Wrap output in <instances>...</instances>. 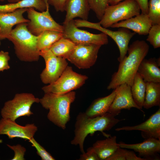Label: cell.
Returning a JSON list of instances; mask_svg holds the SVG:
<instances>
[{
	"instance_id": "obj_31",
	"label": "cell",
	"mask_w": 160,
	"mask_h": 160,
	"mask_svg": "<svg viewBox=\"0 0 160 160\" xmlns=\"http://www.w3.org/2000/svg\"><path fill=\"white\" fill-rule=\"evenodd\" d=\"M28 141L31 143L32 146L36 148L37 154L41 157L42 160H55L49 153L33 137Z\"/></svg>"
},
{
	"instance_id": "obj_35",
	"label": "cell",
	"mask_w": 160,
	"mask_h": 160,
	"mask_svg": "<svg viewBox=\"0 0 160 160\" xmlns=\"http://www.w3.org/2000/svg\"><path fill=\"white\" fill-rule=\"evenodd\" d=\"M126 149L119 147L107 160H126Z\"/></svg>"
},
{
	"instance_id": "obj_10",
	"label": "cell",
	"mask_w": 160,
	"mask_h": 160,
	"mask_svg": "<svg viewBox=\"0 0 160 160\" xmlns=\"http://www.w3.org/2000/svg\"><path fill=\"white\" fill-rule=\"evenodd\" d=\"M63 37L76 44H93L102 46L108 43V36L103 32L93 34L80 29L75 25L74 20L63 23Z\"/></svg>"
},
{
	"instance_id": "obj_20",
	"label": "cell",
	"mask_w": 160,
	"mask_h": 160,
	"mask_svg": "<svg viewBox=\"0 0 160 160\" xmlns=\"http://www.w3.org/2000/svg\"><path fill=\"white\" fill-rule=\"evenodd\" d=\"M156 59L144 58L139 66L137 72L146 82L160 83V69Z\"/></svg>"
},
{
	"instance_id": "obj_15",
	"label": "cell",
	"mask_w": 160,
	"mask_h": 160,
	"mask_svg": "<svg viewBox=\"0 0 160 160\" xmlns=\"http://www.w3.org/2000/svg\"><path fill=\"white\" fill-rule=\"evenodd\" d=\"M115 130L140 131L142 136L145 139L153 138L160 140V108L140 124L118 128L115 129Z\"/></svg>"
},
{
	"instance_id": "obj_42",
	"label": "cell",
	"mask_w": 160,
	"mask_h": 160,
	"mask_svg": "<svg viewBox=\"0 0 160 160\" xmlns=\"http://www.w3.org/2000/svg\"><path fill=\"white\" fill-rule=\"evenodd\" d=\"M1 40L0 39V45L1 44Z\"/></svg>"
},
{
	"instance_id": "obj_25",
	"label": "cell",
	"mask_w": 160,
	"mask_h": 160,
	"mask_svg": "<svg viewBox=\"0 0 160 160\" xmlns=\"http://www.w3.org/2000/svg\"><path fill=\"white\" fill-rule=\"evenodd\" d=\"M131 87L133 100L136 105L142 111L145 100L146 82L137 72L135 75Z\"/></svg>"
},
{
	"instance_id": "obj_41",
	"label": "cell",
	"mask_w": 160,
	"mask_h": 160,
	"mask_svg": "<svg viewBox=\"0 0 160 160\" xmlns=\"http://www.w3.org/2000/svg\"><path fill=\"white\" fill-rule=\"evenodd\" d=\"M156 63L158 65V66L159 67L160 66V58H157L156 59Z\"/></svg>"
},
{
	"instance_id": "obj_33",
	"label": "cell",
	"mask_w": 160,
	"mask_h": 160,
	"mask_svg": "<svg viewBox=\"0 0 160 160\" xmlns=\"http://www.w3.org/2000/svg\"><path fill=\"white\" fill-rule=\"evenodd\" d=\"M10 59L9 53L7 52L0 51V71L10 68L9 61Z\"/></svg>"
},
{
	"instance_id": "obj_21",
	"label": "cell",
	"mask_w": 160,
	"mask_h": 160,
	"mask_svg": "<svg viewBox=\"0 0 160 160\" xmlns=\"http://www.w3.org/2000/svg\"><path fill=\"white\" fill-rule=\"evenodd\" d=\"M116 88L110 94L95 100L84 112L90 117H94L103 115L108 113V111L116 95Z\"/></svg>"
},
{
	"instance_id": "obj_27",
	"label": "cell",
	"mask_w": 160,
	"mask_h": 160,
	"mask_svg": "<svg viewBox=\"0 0 160 160\" xmlns=\"http://www.w3.org/2000/svg\"><path fill=\"white\" fill-rule=\"evenodd\" d=\"M38 36L37 46L40 51L49 49L54 43L63 37V33L61 32L47 30L44 31Z\"/></svg>"
},
{
	"instance_id": "obj_1",
	"label": "cell",
	"mask_w": 160,
	"mask_h": 160,
	"mask_svg": "<svg viewBox=\"0 0 160 160\" xmlns=\"http://www.w3.org/2000/svg\"><path fill=\"white\" fill-rule=\"evenodd\" d=\"M149 49V46L145 41L137 40L133 41L128 47V55L120 62L118 70L112 75L107 89H114L124 83L131 87L139 66Z\"/></svg>"
},
{
	"instance_id": "obj_39",
	"label": "cell",
	"mask_w": 160,
	"mask_h": 160,
	"mask_svg": "<svg viewBox=\"0 0 160 160\" xmlns=\"http://www.w3.org/2000/svg\"><path fill=\"white\" fill-rule=\"evenodd\" d=\"M124 0H109V3L110 5H114Z\"/></svg>"
},
{
	"instance_id": "obj_40",
	"label": "cell",
	"mask_w": 160,
	"mask_h": 160,
	"mask_svg": "<svg viewBox=\"0 0 160 160\" xmlns=\"http://www.w3.org/2000/svg\"><path fill=\"white\" fill-rule=\"evenodd\" d=\"M5 0H7L9 3H13L17 2L22 0H0V1H4Z\"/></svg>"
},
{
	"instance_id": "obj_28",
	"label": "cell",
	"mask_w": 160,
	"mask_h": 160,
	"mask_svg": "<svg viewBox=\"0 0 160 160\" xmlns=\"http://www.w3.org/2000/svg\"><path fill=\"white\" fill-rule=\"evenodd\" d=\"M148 15L152 25L160 24V0H150Z\"/></svg>"
},
{
	"instance_id": "obj_32",
	"label": "cell",
	"mask_w": 160,
	"mask_h": 160,
	"mask_svg": "<svg viewBox=\"0 0 160 160\" xmlns=\"http://www.w3.org/2000/svg\"><path fill=\"white\" fill-rule=\"evenodd\" d=\"M7 146L14 152V156L12 160H24V156L26 151V148L21 145H7Z\"/></svg>"
},
{
	"instance_id": "obj_22",
	"label": "cell",
	"mask_w": 160,
	"mask_h": 160,
	"mask_svg": "<svg viewBox=\"0 0 160 160\" xmlns=\"http://www.w3.org/2000/svg\"><path fill=\"white\" fill-rule=\"evenodd\" d=\"M92 147L101 160H107L119 147V143H117L116 136L98 140Z\"/></svg>"
},
{
	"instance_id": "obj_11",
	"label": "cell",
	"mask_w": 160,
	"mask_h": 160,
	"mask_svg": "<svg viewBox=\"0 0 160 160\" xmlns=\"http://www.w3.org/2000/svg\"><path fill=\"white\" fill-rule=\"evenodd\" d=\"M39 54L45 63V68L40 75L41 80L45 84H52L59 78L68 66L66 59L56 56L49 49L41 50Z\"/></svg>"
},
{
	"instance_id": "obj_37",
	"label": "cell",
	"mask_w": 160,
	"mask_h": 160,
	"mask_svg": "<svg viewBox=\"0 0 160 160\" xmlns=\"http://www.w3.org/2000/svg\"><path fill=\"white\" fill-rule=\"evenodd\" d=\"M141 13L148 15V0H136Z\"/></svg>"
},
{
	"instance_id": "obj_13",
	"label": "cell",
	"mask_w": 160,
	"mask_h": 160,
	"mask_svg": "<svg viewBox=\"0 0 160 160\" xmlns=\"http://www.w3.org/2000/svg\"><path fill=\"white\" fill-rule=\"evenodd\" d=\"M37 129L34 124L22 126L9 119L2 118L0 120V135H6L10 139L19 138L29 140L33 137Z\"/></svg>"
},
{
	"instance_id": "obj_4",
	"label": "cell",
	"mask_w": 160,
	"mask_h": 160,
	"mask_svg": "<svg viewBox=\"0 0 160 160\" xmlns=\"http://www.w3.org/2000/svg\"><path fill=\"white\" fill-rule=\"evenodd\" d=\"M38 36L32 34L27 28V23L16 25L7 37L13 44L16 55L21 61H38L40 56L37 46Z\"/></svg>"
},
{
	"instance_id": "obj_26",
	"label": "cell",
	"mask_w": 160,
	"mask_h": 160,
	"mask_svg": "<svg viewBox=\"0 0 160 160\" xmlns=\"http://www.w3.org/2000/svg\"><path fill=\"white\" fill-rule=\"evenodd\" d=\"M76 44L70 40L62 37L54 43L49 49L56 56L66 59Z\"/></svg>"
},
{
	"instance_id": "obj_6",
	"label": "cell",
	"mask_w": 160,
	"mask_h": 160,
	"mask_svg": "<svg viewBox=\"0 0 160 160\" xmlns=\"http://www.w3.org/2000/svg\"><path fill=\"white\" fill-rule=\"evenodd\" d=\"M140 11L136 0H124L109 5L99 22L102 27L107 28L114 24L139 15Z\"/></svg>"
},
{
	"instance_id": "obj_16",
	"label": "cell",
	"mask_w": 160,
	"mask_h": 160,
	"mask_svg": "<svg viewBox=\"0 0 160 160\" xmlns=\"http://www.w3.org/2000/svg\"><path fill=\"white\" fill-rule=\"evenodd\" d=\"M27 8L17 9L9 13H0V39L7 38L15 25L28 23L29 20L25 18L23 14L27 12Z\"/></svg>"
},
{
	"instance_id": "obj_36",
	"label": "cell",
	"mask_w": 160,
	"mask_h": 160,
	"mask_svg": "<svg viewBox=\"0 0 160 160\" xmlns=\"http://www.w3.org/2000/svg\"><path fill=\"white\" fill-rule=\"evenodd\" d=\"M49 4L52 5L56 11H65V6L66 0H47Z\"/></svg>"
},
{
	"instance_id": "obj_7",
	"label": "cell",
	"mask_w": 160,
	"mask_h": 160,
	"mask_svg": "<svg viewBox=\"0 0 160 160\" xmlns=\"http://www.w3.org/2000/svg\"><path fill=\"white\" fill-rule=\"evenodd\" d=\"M88 79L87 76L75 72L68 65L56 81L43 87L42 89L44 93L64 94L80 88Z\"/></svg>"
},
{
	"instance_id": "obj_14",
	"label": "cell",
	"mask_w": 160,
	"mask_h": 160,
	"mask_svg": "<svg viewBox=\"0 0 160 160\" xmlns=\"http://www.w3.org/2000/svg\"><path fill=\"white\" fill-rule=\"evenodd\" d=\"M116 88V95L108 112L116 116L118 115L123 109L129 110L132 108H134L143 111L133 100L130 86L124 83Z\"/></svg>"
},
{
	"instance_id": "obj_29",
	"label": "cell",
	"mask_w": 160,
	"mask_h": 160,
	"mask_svg": "<svg viewBox=\"0 0 160 160\" xmlns=\"http://www.w3.org/2000/svg\"><path fill=\"white\" fill-rule=\"evenodd\" d=\"M109 0H88L90 9L95 13L97 18L101 20L107 7L109 5Z\"/></svg>"
},
{
	"instance_id": "obj_8",
	"label": "cell",
	"mask_w": 160,
	"mask_h": 160,
	"mask_svg": "<svg viewBox=\"0 0 160 160\" xmlns=\"http://www.w3.org/2000/svg\"><path fill=\"white\" fill-rule=\"evenodd\" d=\"M76 24L78 27L88 28L99 30L112 38L119 50L120 55L118 60L119 63L126 56L129 41L136 33L124 28H119L117 31H113L102 27L99 22L92 23L81 19H77Z\"/></svg>"
},
{
	"instance_id": "obj_19",
	"label": "cell",
	"mask_w": 160,
	"mask_h": 160,
	"mask_svg": "<svg viewBox=\"0 0 160 160\" xmlns=\"http://www.w3.org/2000/svg\"><path fill=\"white\" fill-rule=\"evenodd\" d=\"M90 9L88 0H66L65 6L66 15L63 23L77 17L87 20Z\"/></svg>"
},
{
	"instance_id": "obj_23",
	"label": "cell",
	"mask_w": 160,
	"mask_h": 160,
	"mask_svg": "<svg viewBox=\"0 0 160 160\" xmlns=\"http://www.w3.org/2000/svg\"><path fill=\"white\" fill-rule=\"evenodd\" d=\"M33 8L42 12L45 11L47 5L45 0H22L13 3L0 5V13H9L17 9Z\"/></svg>"
},
{
	"instance_id": "obj_5",
	"label": "cell",
	"mask_w": 160,
	"mask_h": 160,
	"mask_svg": "<svg viewBox=\"0 0 160 160\" xmlns=\"http://www.w3.org/2000/svg\"><path fill=\"white\" fill-rule=\"evenodd\" d=\"M39 102L40 99L31 93L17 94L13 99L5 103L1 110V115L3 119L15 121L20 117L33 114L31 110L32 105Z\"/></svg>"
},
{
	"instance_id": "obj_18",
	"label": "cell",
	"mask_w": 160,
	"mask_h": 160,
	"mask_svg": "<svg viewBox=\"0 0 160 160\" xmlns=\"http://www.w3.org/2000/svg\"><path fill=\"white\" fill-rule=\"evenodd\" d=\"M120 147L132 149L145 158L155 156L160 152V140L153 138L146 139L143 142L134 144H127L120 142Z\"/></svg>"
},
{
	"instance_id": "obj_12",
	"label": "cell",
	"mask_w": 160,
	"mask_h": 160,
	"mask_svg": "<svg viewBox=\"0 0 160 160\" xmlns=\"http://www.w3.org/2000/svg\"><path fill=\"white\" fill-rule=\"evenodd\" d=\"M101 46L93 44H76L66 60L79 69L90 68L95 64Z\"/></svg>"
},
{
	"instance_id": "obj_9",
	"label": "cell",
	"mask_w": 160,
	"mask_h": 160,
	"mask_svg": "<svg viewBox=\"0 0 160 160\" xmlns=\"http://www.w3.org/2000/svg\"><path fill=\"white\" fill-rule=\"evenodd\" d=\"M45 0L47 5L45 11L39 12L34 8H29L26 12L29 20L27 23V28L32 34L36 36L47 30L63 32V26L56 22L52 17L49 12V4L47 0Z\"/></svg>"
},
{
	"instance_id": "obj_2",
	"label": "cell",
	"mask_w": 160,
	"mask_h": 160,
	"mask_svg": "<svg viewBox=\"0 0 160 160\" xmlns=\"http://www.w3.org/2000/svg\"><path fill=\"white\" fill-rule=\"evenodd\" d=\"M112 114L107 113L100 116L90 117L84 113H79L76 118L74 130V135L71 141V145H79L80 150L83 153L85 152L84 143L86 137L92 135L97 131L101 132L103 135L108 137L110 136L104 132L111 129L119 122L124 120L115 117Z\"/></svg>"
},
{
	"instance_id": "obj_17",
	"label": "cell",
	"mask_w": 160,
	"mask_h": 160,
	"mask_svg": "<svg viewBox=\"0 0 160 160\" xmlns=\"http://www.w3.org/2000/svg\"><path fill=\"white\" fill-rule=\"evenodd\" d=\"M152 25L148 15L141 13L139 15L126 20L112 25V28H124L133 31L139 35H148Z\"/></svg>"
},
{
	"instance_id": "obj_30",
	"label": "cell",
	"mask_w": 160,
	"mask_h": 160,
	"mask_svg": "<svg viewBox=\"0 0 160 160\" xmlns=\"http://www.w3.org/2000/svg\"><path fill=\"white\" fill-rule=\"evenodd\" d=\"M146 40L154 49L160 47V24L152 25L148 33Z\"/></svg>"
},
{
	"instance_id": "obj_34",
	"label": "cell",
	"mask_w": 160,
	"mask_h": 160,
	"mask_svg": "<svg viewBox=\"0 0 160 160\" xmlns=\"http://www.w3.org/2000/svg\"><path fill=\"white\" fill-rule=\"evenodd\" d=\"M79 160H100L97 154L92 147H89L87 152L80 155Z\"/></svg>"
},
{
	"instance_id": "obj_3",
	"label": "cell",
	"mask_w": 160,
	"mask_h": 160,
	"mask_svg": "<svg viewBox=\"0 0 160 160\" xmlns=\"http://www.w3.org/2000/svg\"><path fill=\"white\" fill-rule=\"evenodd\" d=\"M76 97V93L73 91L62 94L45 93L40 99L39 103L44 108L49 110L48 119L55 125L65 129L70 119L71 105Z\"/></svg>"
},
{
	"instance_id": "obj_38",
	"label": "cell",
	"mask_w": 160,
	"mask_h": 160,
	"mask_svg": "<svg viewBox=\"0 0 160 160\" xmlns=\"http://www.w3.org/2000/svg\"><path fill=\"white\" fill-rule=\"evenodd\" d=\"M125 158L126 160H145L144 158L137 156L132 151L126 150Z\"/></svg>"
},
{
	"instance_id": "obj_24",
	"label": "cell",
	"mask_w": 160,
	"mask_h": 160,
	"mask_svg": "<svg viewBox=\"0 0 160 160\" xmlns=\"http://www.w3.org/2000/svg\"><path fill=\"white\" fill-rule=\"evenodd\" d=\"M160 106V83L146 82V91L143 107L148 109Z\"/></svg>"
}]
</instances>
